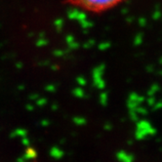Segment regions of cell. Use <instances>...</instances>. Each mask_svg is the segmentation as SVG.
<instances>
[{
    "mask_svg": "<svg viewBox=\"0 0 162 162\" xmlns=\"http://www.w3.org/2000/svg\"><path fill=\"white\" fill-rule=\"evenodd\" d=\"M124 0H66L74 8L90 13H104L118 6Z\"/></svg>",
    "mask_w": 162,
    "mask_h": 162,
    "instance_id": "6da1fadb",
    "label": "cell"
}]
</instances>
